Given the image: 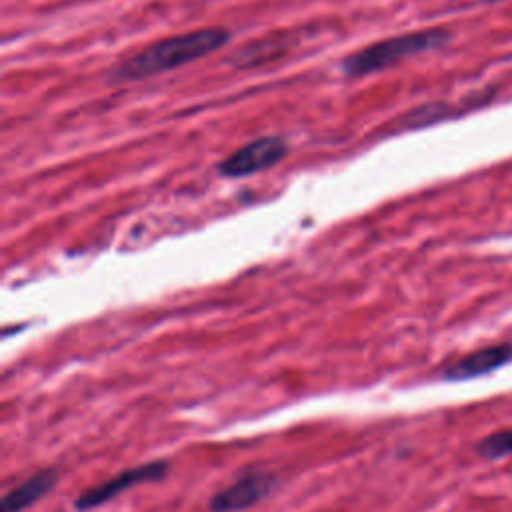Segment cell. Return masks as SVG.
I'll use <instances>...</instances> for the list:
<instances>
[{
  "instance_id": "obj_1",
  "label": "cell",
  "mask_w": 512,
  "mask_h": 512,
  "mask_svg": "<svg viewBox=\"0 0 512 512\" xmlns=\"http://www.w3.org/2000/svg\"><path fill=\"white\" fill-rule=\"evenodd\" d=\"M230 40V32L224 28H198L156 40L136 54L124 58L114 68V78L118 80H142L154 74H162L184 64L196 62L216 50H220Z\"/></svg>"
},
{
  "instance_id": "obj_2",
  "label": "cell",
  "mask_w": 512,
  "mask_h": 512,
  "mask_svg": "<svg viewBox=\"0 0 512 512\" xmlns=\"http://www.w3.org/2000/svg\"><path fill=\"white\" fill-rule=\"evenodd\" d=\"M446 40H448V32L444 28H426V30L398 34V36L368 44L358 52L346 56L342 60V72L352 78L374 74L408 56L432 50L444 44Z\"/></svg>"
},
{
  "instance_id": "obj_3",
  "label": "cell",
  "mask_w": 512,
  "mask_h": 512,
  "mask_svg": "<svg viewBox=\"0 0 512 512\" xmlns=\"http://www.w3.org/2000/svg\"><path fill=\"white\" fill-rule=\"evenodd\" d=\"M168 470H170V464L166 460H150L146 464L122 470L120 474L108 478L106 482H100V484L84 490L82 494H78V498L74 500V508L78 512H88V510L102 506L108 500L116 498L124 490H130L144 482H154V480L164 478L168 474Z\"/></svg>"
},
{
  "instance_id": "obj_4",
  "label": "cell",
  "mask_w": 512,
  "mask_h": 512,
  "mask_svg": "<svg viewBox=\"0 0 512 512\" xmlns=\"http://www.w3.org/2000/svg\"><path fill=\"white\" fill-rule=\"evenodd\" d=\"M286 154H288V146L282 138L278 136L256 138L240 146L238 150H234L230 156H226L218 164V172L226 178H244L276 166L280 160H284Z\"/></svg>"
},
{
  "instance_id": "obj_5",
  "label": "cell",
  "mask_w": 512,
  "mask_h": 512,
  "mask_svg": "<svg viewBox=\"0 0 512 512\" xmlns=\"http://www.w3.org/2000/svg\"><path fill=\"white\" fill-rule=\"evenodd\" d=\"M274 476L266 470H246L230 486L218 490L210 502V512H236L262 500L274 486Z\"/></svg>"
},
{
  "instance_id": "obj_6",
  "label": "cell",
  "mask_w": 512,
  "mask_h": 512,
  "mask_svg": "<svg viewBox=\"0 0 512 512\" xmlns=\"http://www.w3.org/2000/svg\"><path fill=\"white\" fill-rule=\"evenodd\" d=\"M512 360V344L500 342L492 346L478 348L452 364H448L442 372L446 380H468V378H478L482 374L494 372L496 368L508 364Z\"/></svg>"
},
{
  "instance_id": "obj_7",
  "label": "cell",
  "mask_w": 512,
  "mask_h": 512,
  "mask_svg": "<svg viewBox=\"0 0 512 512\" xmlns=\"http://www.w3.org/2000/svg\"><path fill=\"white\" fill-rule=\"evenodd\" d=\"M58 482V470L44 468L32 476H28L22 484L6 492L0 504V512H22L26 506L40 500L48 490Z\"/></svg>"
},
{
  "instance_id": "obj_8",
  "label": "cell",
  "mask_w": 512,
  "mask_h": 512,
  "mask_svg": "<svg viewBox=\"0 0 512 512\" xmlns=\"http://www.w3.org/2000/svg\"><path fill=\"white\" fill-rule=\"evenodd\" d=\"M476 450L480 456L490 458V460H498V458H506L512 454V426L498 430L490 436H484L478 444Z\"/></svg>"
},
{
  "instance_id": "obj_9",
  "label": "cell",
  "mask_w": 512,
  "mask_h": 512,
  "mask_svg": "<svg viewBox=\"0 0 512 512\" xmlns=\"http://www.w3.org/2000/svg\"><path fill=\"white\" fill-rule=\"evenodd\" d=\"M486 2H496V0H486Z\"/></svg>"
}]
</instances>
